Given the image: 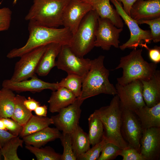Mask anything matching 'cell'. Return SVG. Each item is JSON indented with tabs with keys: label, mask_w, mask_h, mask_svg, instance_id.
I'll return each mask as SVG.
<instances>
[{
	"label": "cell",
	"mask_w": 160,
	"mask_h": 160,
	"mask_svg": "<svg viewBox=\"0 0 160 160\" xmlns=\"http://www.w3.org/2000/svg\"><path fill=\"white\" fill-rule=\"evenodd\" d=\"M71 135L73 151L77 158L90 148L88 135L79 125Z\"/></svg>",
	"instance_id": "24"
},
{
	"label": "cell",
	"mask_w": 160,
	"mask_h": 160,
	"mask_svg": "<svg viewBox=\"0 0 160 160\" xmlns=\"http://www.w3.org/2000/svg\"><path fill=\"white\" fill-rule=\"evenodd\" d=\"M14 136L7 131L0 129V142L1 146L7 140Z\"/></svg>",
	"instance_id": "42"
},
{
	"label": "cell",
	"mask_w": 160,
	"mask_h": 160,
	"mask_svg": "<svg viewBox=\"0 0 160 160\" xmlns=\"http://www.w3.org/2000/svg\"><path fill=\"white\" fill-rule=\"evenodd\" d=\"M92 10L91 6L83 0H69L63 11V25L73 35L83 19Z\"/></svg>",
	"instance_id": "14"
},
{
	"label": "cell",
	"mask_w": 160,
	"mask_h": 160,
	"mask_svg": "<svg viewBox=\"0 0 160 160\" xmlns=\"http://www.w3.org/2000/svg\"><path fill=\"white\" fill-rule=\"evenodd\" d=\"M24 141L19 136H14L7 140L2 146L1 154L4 160H21L17 153L19 147H23Z\"/></svg>",
	"instance_id": "29"
},
{
	"label": "cell",
	"mask_w": 160,
	"mask_h": 160,
	"mask_svg": "<svg viewBox=\"0 0 160 160\" xmlns=\"http://www.w3.org/2000/svg\"><path fill=\"white\" fill-rule=\"evenodd\" d=\"M2 85L3 87L17 92H39L46 89L53 91L60 87L58 83H51L44 81L38 78L36 74L29 80L19 81H12L10 79L4 80L2 82Z\"/></svg>",
	"instance_id": "15"
},
{
	"label": "cell",
	"mask_w": 160,
	"mask_h": 160,
	"mask_svg": "<svg viewBox=\"0 0 160 160\" xmlns=\"http://www.w3.org/2000/svg\"><path fill=\"white\" fill-rule=\"evenodd\" d=\"M62 135L56 128L47 127L23 138L25 145L41 148L48 143L60 138Z\"/></svg>",
	"instance_id": "21"
},
{
	"label": "cell",
	"mask_w": 160,
	"mask_h": 160,
	"mask_svg": "<svg viewBox=\"0 0 160 160\" xmlns=\"http://www.w3.org/2000/svg\"><path fill=\"white\" fill-rule=\"evenodd\" d=\"M47 45L36 48L21 56L15 64L10 80L14 82L21 81L28 79L36 74V70Z\"/></svg>",
	"instance_id": "9"
},
{
	"label": "cell",
	"mask_w": 160,
	"mask_h": 160,
	"mask_svg": "<svg viewBox=\"0 0 160 160\" xmlns=\"http://www.w3.org/2000/svg\"><path fill=\"white\" fill-rule=\"evenodd\" d=\"M89 4L99 17L110 20L117 28H123L124 23L116 9L110 4V0H83Z\"/></svg>",
	"instance_id": "18"
},
{
	"label": "cell",
	"mask_w": 160,
	"mask_h": 160,
	"mask_svg": "<svg viewBox=\"0 0 160 160\" xmlns=\"http://www.w3.org/2000/svg\"><path fill=\"white\" fill-rule=\"evenodd\" d=\"M25 97L19 95H16L13 113L11 118L23 126L33 115L32 112L28 109L24 104Z\"/></svg>",
	"instance_id": "28"
},
{
	"label": "cell",
	"mask_w": 160,
	"mask_h": 160,
	"mask_svg": "<svg viewBox=\"0 0 160 160\" xmlns=\"http://www.w3.org/2000/svg\"><path fill=\"white\" fill-rule=\"evenodd\" d=\"M18 0H14V1H13V3H15V4H16V3H17V1Z\"/></svg>",
	"instance_id": "46"
},
{
	"label": "cell",
	"mask_w": 160,
	"mask_h": 160,
	"mask_svg": "<svg viewBox=\"0 0 160 160\" xmlns=\"http://www.w3.org/2000/svg\"><path fill=\"white\" fill-rule=\"evenodd\" d=\"M142 52V49H133L121 58L119 64L115 69L123 70L122 76L117 78L118 84L124 85L137 80L148 81L152 77L157 70V64L144 60Z\"/></svg>",
	"instance_id": "3"
},
{
	"label": "cell",
	"mask_w": 160,
	"mask_h": 160,
	"mask_svg": "<svg viewBox=\"0 0 160 160\" xmlns=\"http://www.w3.org/2000/svg\"><path fill=\"white\" fill-rule=\"evenodd\" d=\"M139 24H146L150 26L152 41L154 43L160 41V17L148 20L138 21Z\"/></svg>",
	"instance_id": "35"
},
{
	"label": "cell",
	"mask_w": 160,
	"mask_h": 160,
	"mask_svg": "<svg viewBox=\"0 0 160 160\" xmlns=\"http://www.w3.org/2000/svg\"><path fill=\"white\" fill-rule=\"evenodd\" d=\"M119 155L123 160H145L139 151L130 146L122 149Z\"/></svg>",
	"instance_id": "38"
},
{
	"label": "cell",
	"mask_w": 160,
	"mask_h": 160,
	"mask_svg": "<svg viewBox=\"0 0 160 160\" xmlns=\"http://www.w3.org/2000/svg\"><path fill=\"white\" fill-rule=\"evenodd\" d=\"M0 90H1V89H0Z\"/></svg>",
	"instance_id": "47"
},
{
	"label": "cell",
	"mask_w": 160,
	"mask_h": 160,
	"mask_svg": "<svg viewBox=\"0 0 160 160\" xmlns=\"http://www.w3.org/2000/svg\"><path fill=\"white\" fill-rule=\"evenodd\" d=\"M36 115L43 117H47V107L45 105L38 106L34 111Z\"/></svg>",
	"instance_id": "43"
},
{
	"label": "cell",
	"mask_w": 160,
	"mask_h": 160,
	"mask_svg": "<svg viewBox=\"0 0 160 160\" xmlns=\"http://www.w3.org/2000/svg\"><path fill=\"white\" fill-rule=\"evenodd\" d=\"M134 112L139 120L143 129L160 127V102L152 107L146 105Z\"/></svg>",
	"instance_id": "23"
},
{
	"label": "cell",
	"mask_w": 160,
	"mask_h": 160,
	"mask_svg": "<svg viewBox=\"0 0 160 160\" xmlns=\"http://www.w3.org/2000/svg\"><path fill=\"white\" fill-rule=\"evenodd\" d=\"M121 107L134 112L146 105L143 99V84L139 80L124 85L117 83L115 85Z\"/></svg>",
	"instance_id": "10"
},
{
	"label": "cell",
	"mask_w": 160,
	"mask_h": 160,
	"mask_svg": "<svg viewBox=\"0 0 160 160\" xmlns=\"http://www.w3.org/2000/svg\"><path fill=\"white\" fill-rule=\"evenodd\" d=\"M24 104L26 108L31 112L34 111L38 106L41 105L39 102L30 97L25 99Z\"/></svg>",
	"instance_id": "40"
},
{
	"label": "cell",
	"mask_w": 160,
	"mask_h": 160,
	"mask_svg": "<svg viewBox=\"0 0 160 160\" xmlns=\"http://www.w3.org/2000/svg\"><path fill=\"white\" fill-rule=\"evenodd\" d=\"M77 97L70 91L63 87H59L52 91L47 101L49 110L52 113L58 112L62 109L72 104Z\"/></svg>",
	"instance_id": "22"
},
{
	"label": "cell",
	"mask_w": 160,
	"mask_h": 160,
	"mask_svg": "<svg viewBox=\"0 0 160 160\" xmlns=\"http://www.w3.org/2000/svg\"><path fill=\"white\" fill-rule=\"evenodd\" d=\"M62 45L57 43H52L47 45L46 49L36 70V73L39 76H45L56 66L55 59L61 50Z\"/></svg>",
	"instance_id": "20"
},
{
	"label": "cell",
	"mask_w": 160,
	"mask_h": 160,
	"mask_svg": "<svg viewBox=\"0 0 160 160\" xmlns=\"http://www.w3.org/2000/svg\"><path fill=\"white\" fill-rule=\"evenodd\" d=\"M53 124L51 118L33 115L23 126L22 131L19 136L23 138L49 127Z\"/></svg>",
	"instance_id": "25"
},
{
	"label": "cell",
	"mask_w": 160,
	"mask_h": 160,
	"mask_svg": "<svg viewBox=\"0 0 160 160\" xmlns=\"http://www.w3.org/2000/svg\"><path fill=\"white\" fill-rule=\"evenodd\" d=\"M1 145L0 142V160L1 159Z\"/></svg>",
	"instance_id": "45"
},
{
	"label": "cell",
	"mask_w": 160,
	"mask_h": 160,
	"mask_svg": "<svg viewBox=\"0 0 160 160\" xmlns=\"http://www.w3.org/2000/svg\"><path fill=\"white\" fill-rule=\"evenodd\" d=\"M16 95L13 91L2 87L0 91V119L11 118L14 112Z\"/></svg>",
	"instance_id": "26"
},
{
	"label": "cell",
	"mask_w": 160,
	"mask_h": 160,
	"mask_svg": "<svg viewBox=\"0 0 160 160\" xmlns=\"http://www.w3.org/2000/svg\"><path fill=\"white\" fill-rule=\"evenodd\" d=\"M12 12L8 7L0 8V32L9 29L12 19Z\"/></svg>",
	"instance_id": "36"
},
{
	"label": "cell",
	"mask_w": 160,
	"mask_h": 160,
	"mask_svg": "<svg viewBox=\"0 0 160 160\" xmlns=\"http://www.w3.org/2000/svg\"><path fill=\"white\" fill-rule=\"evenodd\" d=\"M88 121V135L90 144L93 146L102 140L104 133V127L101 120L94 112L89 116Z\"/></svg>",
	"instance_id": "27"
},
{
	"label": "cell",
	"mask_w": 160,
	"mask_h": 160,
	"mask_svg": "<svg viewBox=\"0 0 160 160\" xmlns=\"http://www.w3.org/2000/svg\"><path fill=\"white\" fill-rule=\"evenodd\" d=\"M105 56L101 55L91 60L89 70L83 79L80 96L82 100L104 94L114 96L117 95L115 87L110 82L109 71L105 66Z\"/></svg>",
	"instance_id": "2"
},
{
	"label": "cell",
	"mask_w": 160,
	"mask_h": 160,
	"mask_svg": "<svg viewBox=\"0 0 160 160\" xmlns=\"http://www.w3.org/2000/svg\"><path fill=\"white\" fill-rule=\"evenodd\" d=\"M108 143L103 136L102 140L92 147L90 148L85 153L79 156L77 160H95L99 158L100 153L105 145Z\"/></svg>",
	"instance_id": "33"
},
{
	"label": "cell",
	"mask_w": 160,
	"mask_h": 160,
	"mask_svg": "<svg viewBox=\"0 0 160 160\" xmlns=\"http://www.w3.org/2000/svg\"><path fill=\"white\" fill-rule=\"evenodd\" d=\"M91 61L89 59L76 55L69 45H62L56 61V66L68 74H75L83 79L89 70Z\"/></svg>",
	"instance_id": "7"
},
{
	"label": "cell",
	"mask_w": 160,
	"mask_h": 160,
	"mask_svg": "<svg viewBox=\"0 0 160 160\" xmlns=\"http://www.w3.org/2000/svg\"><path fill=\"white\" fill-rule=\"evenodd\" d=\"M28 27L29 36L26 43L20 48L10 51L7 55L8 58L20 57L34 49L52 43L69 45L73 35L67 28L48 27L32 21H29Z\"/></svg>",
	"instance_id": "1"
},
{
	"label": "cell",
	"mask_w": 160,
	"mask_h": 160,
	"mask_svg": "<svg viewBox=\"0 0 160 160\" xmlns=\"http://www.w3.org/2000/svg\"><path fill=\"white\" fill-rule=\"evenodd\" d=\"M140 81L143 84V97L146 105L152 107L160 102V71L157 70L149 80Z\"/></svg>",
	"instance_id": "19"
},
{
	"label": "cell",
	"mask_w": 160,
	"mask_h": 160,
	"mask_svg": "<svg viewBox=\"0 0 160 160\" xmlns=\"http://www.w3.org/2000/svg\"><path fill=\"white\" fill-rule=\"evenodd\" d=\"M0 129L7 130L4 124L1 119H0Z\"/></svg>",
	"instance_id": "44"
},
{
	"label": "cell",
	"mask_w": 160,
	"mask_h": 160,
	"mask_svg": "<svg viewBox=\"0 0 160 160\" xmlns=\"http://www.w3.org/2000/svg\"><path fill=\"white\" fill-rule=\"evenodd\" d=\"M69 1L33 0L25 19L43 26L58 28L63 25V11Z\"/></svg>",
	"instance_id": "5"
},
{
	"label": "cell",
	"mask_w": 160,
	"mask_h": 160,
	"mask_svg": "<svg viewBox=\"0 0 160 160\" xmlns=\"http://www.w3.org/2000/svg\"><path fill=\"white\" fill-rule=\"evenodd\" d=\"M125 24L128 26L130 33L129 39L119 46L123 50L127 48L135 49L142 44L150 43L152 41L150 30H143L139 26L137 22L127 14L123 9L122 3L117 0H110Z\"/></svg>",
	"instance_id": "8"
},
{
	"label": "cell",
	"mask_w": 160,
	"mask_h": 160,
	"mask_svg": "<svg viewBox=\"0 0 160 160\" xmlns=\"http://www.w3.org/2000/svg\"><path fill=\"white\" fill-rule=\"evenodd\" d=\"M129 16L137 21L160 17V0H137L132 5Z\"/></svg>",
	"instance_id": "17"
},
{
	"label": "cell",
	"mask_w": 160,
	"mask_h": 160,
	"mask_svg": "<svg viewBox=\"0 0 160 160\" xmlns=\"http://www.w3.org/2000/svg\"><path fill=\"white\" fill-rule=\"evenodd\" d=\"M83 78L74 74H68L58 83L60 87H64L71 92L76 97L81 95Z\"/></svg>",
	"instance_id": "31"
},
{
	"label": "cell",
	"mask_w": 160,
	"mask_h": 160,
	"mask_svg": "<svg viewBox=\"0 0 160 160\" xmlns=\"http://www.w3.org/2000/svg\"><path fill=\"white\" fill-rule=\"evenodd\" d=\"M122 110L119 97L116 95L109 105L102 107L94 112L103 124V136L108 142L115 144L123 149L129 146L121 133Z\"/></svg>",
	"instance_id": "4"
},
{
	"label": "cell",
	"mask_w": 160,
	"mask_h": 160,
	"mask_svg": "<svg viewBox=\"0 0 160 160\" xmlns=\"http://www.w3.org/2000/svg\"><path fill=\"white\" fill-rule=\"evenodd\" d=\"M3 121L6 130L14 136H19L21 133L23 126L11 118L1 119Z\"/></svg>",
	"instance_id": "37"
},
{
	"label": "cell",
	"mask_w": 160,
	"mask_h": 160,
	"mask_svg": "<svg viewBox=\"0 0 160 160\" xmlns=\"http://www.w3.org/2000/svg\"><path fill=\"white\" fill-rule=\"evenodd\" d=\"M122 136L129 146L140 152V141L143 130L141 123L133 111L122 107Z\"/></svg>",
	"instance_id": "12"
},
{
	"label": "cell",
	"mask_w": 160,
	"mask_h": 160,
	"mask_svg": "<svg viewBox=\"0 0 160 160\" xmlns=\"http://www.w3.org/2000/svg\"><path fill=\"white\" fill-rule=\"evenodd\" d=\"M123 30L116 27L109 19L99 17L95 46L106 51L112 46L119 48L120 34Z\"/></svg>",
	"instance_id": "13"
},
{
	"label": "cell",
	"mask_w": 160,
	"mask_h": 160,
	"mask_svg": "<svg viewBox=\"0 0 160 160\" xmlns=\"http://www.w3.org/2000/svg\"><path fill=\"white\" fill-rule=\"evenodd\" d=\"M140 46L145 48L148 51V55L150 59L156 64L160 62V47L158 46H155L153 48H150L147 44H142Z\"/></svg>",
	"instance_id": "39"
},
{
	"label": "cell",
	"mask_w": 160,
	"mask_h": 160,
	"mask_svg": "<svg viewBox=\"0 0 160 160\" xmlns=\"http://www.w3.org/2000/svg\"><path fill=\"white\" fill-rule=\"evenodd\" d=\"M122 149L115 144L111 143H107L104 146L101 154L97 160L114 159L119 155Z\"/></svg>",
	"instance_id": "34"
},
{
	"label": "cell",
	"mask_w": 160,
	"mask_h": 160,
	"mask_svg": "<svg viewBox=\"0 0 160 160\" xmlns=\"http://www.w3.org/2000/svg\"><path fill=\"white\" fill-rule=\"evenodd\" d=\"M63 147L61 160H76L73 150L71 134L63 132L60 138Z\"/></svg>",
	"instance_id": "32"
},
{
	"label": "cell",
	"mask_w": 160,
	"mask_h": 160,
	"mask_svg": "<svg viewBox=\"0 0 160 160\" xmlns=\"http://www.w3.org/2000/svg\"><path fill=\"white\" fill-rule=\"evenodd\" d=\"M123 4L122 7L124 11L129 16L132 7L137 0H117Z\"/></svg>",
	"instance_id": "41"
},
{
	"label": "cell",
	"mask_w": 160,
	"mask_h": 160,
	"mask_svg": "<svg viewBox=\"0 0 160 160\" xmlns=\"http://www.w3.org/2000/svg\"><path fill=\"white\" fill-rule=\"evenodd\" d=\"M99 16L94 10L84 17L76 32L72 35L69 45L76 55L84 57L95 47Z\"/></svg>",
	"instance_id": "6"
},
{
	"label": "cell",
	"mask_w": 160,
	"mask_h": 160,
	"mask_svg": "<svg viewBox=\"0 0 160 160\" xmlns=\"http://www.w3.org/2000/svg\"><path fill=\"white\" fill-rule=\"evenodd\" d=\"M84 100L77 97L71 104L61 109L58 114L51 116L53 124L63 132L72 133L78 126Z\"/></svg>",
	"instance_id": "11"
},
{
	"label": "cell",
	"mask_w": 160,
	"mask_h": 160,
	"mask_svg": "<svg viewBox=\"0 0 160 160\" xmlns=\"http://www.w3.org/2000/svg\"><path fill=\"white\" fill-rule=\"evenodd\" d=\"M25 148L33 154L37 160H61L62 154L49 146L37 148L25 145Z\"/></svg>",
	"instance_id": "30"
},
{
	"label": "cell",
	"mask_w": 160,
	"mask_h": 160,
	"mask_svg": "<svg viewBox=\"0 0 160 160\" xmlns=\"http://www.w3.org/2000/svg\"><path fill=\"white\" fill-rule=\"evenodd\" d=\"M140 144V153L145 160H160V127L143 129Z\"/></svg>",
	"instance_id": "16"
}]
</instances>
